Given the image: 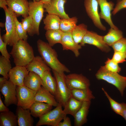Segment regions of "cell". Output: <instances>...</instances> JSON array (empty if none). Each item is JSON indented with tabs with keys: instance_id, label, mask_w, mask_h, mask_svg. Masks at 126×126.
<instances>
[{
	"instance_id": "cell-1",
	"label": "cell",
	"mask_w": 126,
	"mask_h": 126,
	"mask_svg": "<svg viewBox=\"0 0 126 126\" xmlns=\"http://www.w3.org/2000/svg\"><path fill=\"white\" fill-rule=\"evenodd\" d=\"M38 50L41 57L52 70L64 76V72L69 73L70 70L60 62L58 58L57 53L48 43L41 39L37 41Z\"/></svg>"
},
{
	"instance_id": "cell-2",
	"label": "cell",
	"mask_w": 126,
	"mask_h": 126,
	"mask_svg": "<svg viewBox=\"0 0 126 126\" xmlns=\"http://www.w3.org/2000/svg\"><path fill=\"white\" fill-rule=\"evenodd\" d=\"M12 47L10 54L15 66L26 67L35 56L33 48L27 41L20 39Z\"/></svg>"
},
{
	"instance_id": "cell-3",
	"label": "cell",
	"mask_w": 126,
	"mask_h": 126,
	"mask_svg": "<svg viewBox=\"0 0 126 126\" xmlns=\"http://www.w3.org/2000/svg\"><path fill=\"white\" fill-rule=\"evenodd\" d=\"M4 10L6 17V33L2 37L7 45L12 46L20 39L16 29L15 19L16 16L14 12L8 9L7 7Z\"/></svg>"
},
{
	"instance_id": "cell-4",
	"label": "cell",
	"mask_w": 126,
	"mask_h": 126,
	"mask_svg": "<svg viewBox=\"0 0 126 126\" xmlns=\"http://www.w3.org/2000/svg\"><path fill=\"white\" fill-rule=\"evenodd\" d=\"M98 80H102L115 86L123 96L126 88V77L122 76L118 73H113L107 70L104 66H102L95 75Z\"/></svg>"
},
{
	"instance_id": "cell-5",
	"label": "cell",
	"mask_w": 126,
	"mask_h": 126,
	"mask_svg": "<svg viewBox=\"0 0 126 126\" xmlns=\"http://www.w3.org/2000/svg\"><path fill=\"white\" fill-rule=\"evenodd\" d=\"M29 2V15L32 17L33 21L32 29L29 35L30 36H33L35 35H39L40 24L45 11L44 4L40 1Z\"/></svg>"
},
{
	"instance_id": "cell-6",
	"label": "cell",
	"mask_w": 126,
	"mask_h": 126,
	"mask_svg": "<svg viewBox=\"0 0 126 126\" xmlns=\"http://www.w3.org/2000/svg\"><path fill=\"white\" fill-rule=\"evenodd\" d=\"M62 106L58 103L53 109L39 117L36 124V126L46 125L51 126H58L59 123L66 116L62 109Z\"/></svg>"
},
{
	"instance_id": "cell-7",
	"label": "cell",
	"mask_w": 126,
	"mask_h": 126,
	"mask_svg": "<svg viewBox=\"0 0 126 126\" xmlns=\"http://www.w3.org/2000/svg\"><path fill=\"white\" fill-rule=\"evenodd\" d=\"M56 82V88L55 97L57 101L64 107L69 99L71 96L70 90L65 82L64 76L60 74L57 72L52 70Z\"/></svg>"
},
{
	"instance_id": "cell-8",
	"label": "cell",
	"mask_w": 126,
	"mask_h": 126,
	"mask_svg": "<svg viewBox=\"0 0 126 126\" xmlns=\"http://www.w3.org/2000/svg\"><path fill=\"white\" fill-rule=\"evenodd\" d=\"M16 91L18 102L17 105L24 109H29L34 102L37 91L24 85L17 86Z\"/></svg>"
},
{
	"instance_id": "cell-9",
	"label": "cell",
	"mask_w": 126,
	"mask_h": 126,
	"mask_svg": "<svg viewBox=\"0 0 126 126\" xmlns=\"http://www.w3.org/2000/svg\"><path fill=\"white\" fill-rule=\"evenodd\" d=\"M98 5L97 0H84V5L88 15L95 27L100 30L105 31L106 28L101 21Z\"/></svg>"
},
{
	"instance_id": "cell-10",
	"label": "cell",
	"mask_w": 126,
	"mask_h": 126,
	"mask_svg": "<svg viewBox=\"0 0 126 126\" xmlns=\"http://www.w3.org/2000/svg\"><path fill=\"white\" fill-rule=\"evenodd\" d=\"M86 44L94 46L106 52H108L111 50L109 46L104 41L103 36L92 31L88 30L80 44L83 46Z\"/></svg>"
},
{
	"instance_id": "cell-11",
	"label": "cell",
	"mask_w": 126,
	"mask_h": 126,
	"mask_svg": "<svg viewBox=\"0 0 126 126\" xmlns=\"http://www.w3.org/2000/svg\"><path fill=\"white\" fill-rule=\"evenodd\" d=\"M64 79L67 86L70 90L89 88V80L82 74H70L65 75Z\"/></svg>"
},
{
	"instance_id": "cell-12",
	"label": "cell",
	"mask_w": 126,
	"mask_h": 126,
	"mask_svg": "<svg viewBox=\"0 0 126 126\" xmlns=\"http://www.w3.org/2000/svg\"><path fill=\"white\" fill-rule=\"evenodd\" d=\"M17 87L8 80L0 88V91L4 97V103L7 107L12 104L17 105Z\"/></svg>"
},
{
	"instance_id": "cell-13",
	"label": "cell",
	"mask_w": 126,
	"mask_h": 126,
	"mask_svg": "<svg viewBox=\"0 0 126 126\" xmlns=\"http://www.w3.org/2000/svg\"><path fill=\"white\" fill-rule=\"evenodd\" d=\"M66 0H51L47 4H44L45 11L48 14L57 15L61 19H68L70 18L65 12L64 5Z\"/></svg>"
},
{
	"instance_id": "cell-14",
	"label": "cell",
	"mask_w": 126,
	"mask_h": 126,
	"mask_svg": "<svg viewBox=\"0 0 126 126\" xmlns=\"http://www.w3.org/2000/svg\"><path fill=\"white\" fill-rule=\"evenodd\" d=\"M99 5L100 11L99 13L100 18L104 19L110 26L114 29L118 28L113 23L111 18V11L114 9V3L107 0H97Z\"/></svg>"
},
{
	"instance_id": "cell-15",
	"label": "cell",
	"mask_w": 126,
	"mask_h": 126,
	"mask_svg": "<svg viewBox=\"0 0 126 126\" xmlns=\"http://www.w3.org/2000/svg\"><path fill=\"white\" fill-rule=\"evenodd\" d=\"M8 8L15 14L17 17L23 18L29 15V2L28 0H6Z\"/></svg>"
},
{
	"instance_id": "cell-16",
	"label": "cell",
	"mask_w": 126,
	"mask_h": 126,
	"mask_svg": "<svg viewBox=\"0 0 126 126\" xmlns=\"http://www.w3.org/2000/svg\"><path fill=\"white\" fill-rule=\"evenodd\" d=\"M29 73L26 67L15 66L9 73V80L17 86L24 85V78Z\"/></svg>"
},
{
	"instance_id": "cell-17",
	"label": "cell",
	"mask_w": 126,
	"mask_h": 126,
	"mask_svg": "<svg viewBox=\"0 0 126 126\" xmlns=\"http://www.w3.org/2000/svg\"><path fill=\"white\" fill-rule=\"evenodd\" d=\"M29 72H33L39 75L42 79L46 71L51 70L42 57L39 56H35L32 60L26 66Z\"/></svg>"
},
{
	"instance_id": "cell-18",
	"label": "cell",
	"mask_w": 126,
	"mask_h": 126,
	"mask_svg": "<svg viewBox=\"0 0 126 126\" xmlns=\"http://www.w3.org/2000/svg\"><path fill=\"white\" fill-rule=\"evenodd\" d=\"M72 32H63L60 44L63 50H70L74 53L75 56L77 57L80 54L79 50L82 48L80 44L76 43L72 36Z\"/></svg>"
},
{
	"instance_id": "cell-19",
	"label": "cell",
	"mask_w": 126,
	"mask_h": 126,
	"mask_svg": "<svg viewBox=\"0 0 126 126\" xmlns=\"http://www.w3.org/2000/svg\"><path fill=\"white\" fill-rule=\"evenodd\" d=\"M18 125L19 126H33L34 120L29 109H24L17 106L16 109Z\"/></svg>"
},
{
	"instance_id": "cell-20",
	"label": "cell",
	"mask_w": 126,
	"mask_h": 126,
	"mask_svg": "<svg viewBox=\"0 0 126 126\" xmlns=\"http://www.w3.org/2000/svg\"><path fill=\"white\" fill-rule=\"evenodd\" d=\"M24 85L35 91H37L42 86L44 87V85L40 76L35 73L30 72L25 78Z\"/></svg>"
},
{
	"instance_id": "cell-21",
	"label": "cell",
	"mask_w": 126,
	"mask_h": 126,
	"mask_svg": "<svg viewBox=\"0 0 126 126\" xmlns=\"http://www.w3.org/2000/svg\"><path fill=\"white\" fill-rule=\"evenodd\" d=\"M35 102H41L56 107L58 103L54 96L43 86L37 91L34 98Z\"/></svg>"
},
{
	"instance_id": "cell-22",
	"label": "cell",
	"mask_w": 126,
	"mask_h": 126,
	"mask_svg": "<svg viewBox=\"0 0 126 126\" xmlns=\"http://www.w3.org/2000/svg\"><path fill=\"white\" fill-rule=\"evenodd\" d=\"M91 103V101L83 102L81 107L74 116V126H81L87 122Z\"/></svg>"
},
{
	"instance_id": "cell-23",
	"label": "cell",
	"mask_w": 126,
	"mask_h": 126,
	"mask_svg": "<svg viewBox=\"0 0 126 126\" xmlns=\"http://www.w3.org/2000/svg\"><path fill=\"white\" fill-rule=\"evenodd\" d=\"M53 106L45 103L35 102L29 109L31 115L35 118H39L52 109Z\"/></svg>"
},
{
	"instance_id": "cell-24",
	"label": "cell",
	"mask_w": 126,
	"mask_h": 126,
	"mask_svg": "<svg viewBox=\"0 0 126 126\" xmlns=\"http://www.w3.org/2000/svg\"><path fill=\"white\" fill-rule=\"evenodd\" d=\"M70 90L72 96L77 100L82 102L90 101L95 98L92 91L89 88L73 89Z\"/></svg>"
},
{
	"instance_id": "cell-25",
	"label": "cell",
	"mask_w": 126,
	"mask_h": 126,
	"mask_svg": "<svg viewBox=\"0 0 126 126\" xmlns=\"http://www.w3.org/2000/svg\"><path fill=\"white\" fill-rule=\"evenodd\" d=\"M123 37L122 32L118 28L114 29L110 28L108 32L103 36L104 42L109 46H111L114 43Z\"/></svg>"
},
{
	"instance_id": "cell-26",
	"label": "cell",
	"mask_w": 126,
	"mask_h": 126,
	"mask_svg": "<svg viewBox=\"0 0 126 126\" xmlns=\"http://www.w3.org/2000/svg\"><path fill=\"white\" fill-rule=\"evenodd\" d=\"M17 125V117L13 112L10 111L0 112V126H16Z\"/></svg>"
},
{
	"instance_id": "cell-27",
	"label": "cell",
	"mask_w": 126,
	"mask_h": 126,
	"mask_svg": "<svg viewBox=\"0 0 126 126\" xmlns=\"http://www.w3.org/2000/svg\"><path fill=\"white\" fill-rule=\"evenodd\" d=\"M42 79L44 85V88L55 96L56 94V82L55 78L52 76L50 70L45 72Z\"/></svg>"
},
{
	"instance_id": "cell-28",
	"label": "cell",
	"mask_w": 126,
	"mask_h": 126,
	"mask_svg": "<svg viewBox=\"0 0 126 126\" xmlns=\"http://www.w3.org/2000/svg\"><path fill=\"white\" fill-rule=\"evenodd\" d=\"M60 18L59 17L55 15L47 14L43 20L45 25L44 29L46 31L60 29Z\"/></svg>"
},
{
	"instance_id": "cell-29",
	"label": "cell",
	"mask_w": 126,
	"mask_h": 126,
	"mask_svg": "<svg viewBox=\"0 0 126 126\" xmlns=\"http://www.w3.org/2000/svg\"><path fill=\"white\" fill-rule=\"evenodd\" d=\"M83 102L78 101L71 96L66 102L63 110L66 114L73 117L81 107Z\"/></svg>"
},
{
	"instance_id": "cell-30",
	"label": "cell",
	"mask_w": 126,
	"mask_h": 126,
	"mask_svg": "<svg viewBox=\"0 0 126 126\" xmlns=\"http://www.w3.org/2000/svg\"><path fill=\"white\" fill-rule=\"evenodd\" d=\"M63 32L60 29L46 31L45 35L49 45L51 47L60 43Z\"/></svg>"
},
{
	"instance_id": "cell-31",
	"label": "cell",
	"mask_w": 126,
	"mask_h": 126,
	"mask_svg": "<svg viewBox=\"0 0 126 126\" xmlns=\"http://www.w3.org/2000/svg\"><path fill=\"white\" fill-rule=\"evenodd\" d=\"M87 31V26L84 24L81 23L77 25L71 32L75 42L80 44Z\"/></svg>"
},
{
	"instance_id": "cell-32",
	"label": "cell",
	"mask_w": 126,
	"mask_h": 126,
	"mask_svg": "<svg viewBox=\"0 0 126 126\" xmlns=\"http://www.w3.org/2000/svg\"><path fill=\"white\" fill-rule=\"evenodd\" d=\"M77 18L76 17L61 19L60 29L63 32H72L77 26Z\"/></svg>"
},
{
	"instance_id": "cell-33",
	"label": "cell",
	"mask_w": 126,
	"mask_h": 126,
	"mask_svg": "<svg viewBox=\"0 0 126 126\" xmlns=\"http://www.w3.org/2000/svg\"><path fill=\"white\" fill-rule=\"evenodd\" d=\"M11 69L10 61L8 60L2 55L0 56V74L9 80V73Z\"/></svg>"
},
{
	"instance_id": "cell-34",
	"label": "cell",
	"mask_w": 126,
	"mask_h": 126,
	"mask_svg": "<svg viewBox=\"0 0 126 126\" xmlns=\"http://www.w3.org/2000/svg\"><path fill=\"white\" fill-rule=\"evenodd\" d=\"M102 89L109 102L112 110L116 114L122 116L123 108L122 103H120L113 99L103 88Z\"/></svg>"
},
{
	"instance_id": "cell-35",
	"label": "cell",
	"mask_w": 126,
	"mask_h": 126,
	"mask_svg": "<svg viewBox=\"0 0 126 126\" xmlns=\"http://www.w3.org/2000/svg\"><path fill=\"white\" fill-rule=\"evenodd\" d=\"M104 66L108 71L110 72L118 73L121 70V68L118 64L112 59L108 58L105 62Z\"/></svg>"
},
{
	"instance_id": "cell-36",
	"label": "cell",
	"mask_w": 126,
	"mask_h": 126,
	"mask_svg": "<svg viewBox=\"0 0 126 126\" xmlns=\"http://www.w3.org/2000/svg\"><path fill=\"white\" fill-rule=\"evenodd\" d=\"M21 23L25 31L29 35L32 31L33 25V21L32 17L28 15L22 19Z\"/></svg>"
},
{
	"instance_id": "cell-37",
	"label": "cell",
	"mask_w": 126,
	"mask_h": 126,
	"mask_svg": "<svg viewBox=\"0 0 126 126\" xmlns=\"http://www.w3.org/2000/svg\"><path fill=\"white\" fill-rule=\"evenodd\" d=\"M114 51L120 52L126 54V38L123 37L111 46Z\"/></svg>"
},
{
	"instance_id": "cell-38",
	"label": "cell",
	"mask_w": 126,
	"mask_h": 126,
	"mask_svg": "<svg viewBox=\"0 0 126 126\" xmlns=\"http://www.w3.org/2000/svg\"><path fill=\"white\" fill-rule=\"evenodd\" d=\"M17 16L15 17V21L16 29L20 39L27 41L28 38L27 33L24 30L21 22H20L17 18Z\"/></svg>"
},
{
	"instance_id": "cell-39",
	"label": "cell",
	"mask_w": 126,
	"mask_h": 126,
	"mask_svg": "<svg viewBox=\"0 0 126 126\" xmlns=\"http://www.w3.org/2000/svg\"><path fill=\"white\" fill-rule=\"evenodd\" d=\"M7 44L3 40L0 32V51L2 55L8 60H10V54L8 52L7 48Z\"/></svg>"
},
{
	"instance_id": "cell-40",
	"label": "cell",
	"mask_w": 126,
	"mask_h": 126,
	"mask_svg": "<svg viewBox=\"0 0 126 126\" xmlns=\"http://www.w3.org/2000/svg\"><path fill=\"white\" fill-rule=\"evenodd\" d=\"M112 59L118 64L123 63L126 61V54L120 52L114 51Z\"/></svg>"
},
{
	"instance_id": "cell-41",
	"label": "cell",
	"mask_w": 126,
	"mask_h": 126,
	"mask_svg": "<svg viewBox=\"0 0 126 126\" xmlns=\"http://www.w3.org/2000/svg\"><path fill=\"white\" fill-rule=\"evenodd\" d=\"M126 8V0H119L118 1L112 13L113 15L121 10Z\"/></svg>"
},
{
	"instance_id": "cell-42",
	"label": "cell",
	"mask_w": 126,
	"mask_h": 126,
	"mask_svg": "<svg viewBox=\"0 0 126 126\" xmlns=\"http://www.w3.org/2000/svg\"><path fill=\"white\" fill-rule=\"evenodd\" d=\"M63 122H60L59 123L58 126H72L71 121L70 118L66 116L63 119Z\"/></svg>"
},
{
	"instance_id": "cell-43",
	"label": "cell",
	"mask_w": 126,
	"mask_h": 126,
	"mask_svg": "<svg viewBox=\"0 0 126 126\" xmlns=\"http://www.w3.org/2000/svg\"><path fill=\"white\" fill-rule=\"evenodd\" d=\"M9 111L8 108L3 102L0 95V112L7 111Z\"/></svg>"
},
{
	"instance_id": "cell-44",
	"label": "cell",
	"mask_w": 126,
	"mask_h": 126,
	"mask_svg": "<svg viewBox=\"0 0 126 126\" xmlns=\"http://www.w3.org/2000/svg\"><path fill=\"white\" fill-rule=\"evenodd\" d=\"M123 108L122 117L126 121V103L122 102L121 103Z\"/></svg>"
},
{
	"instance_id": "cell-45",
	"label": "cell",
	"mask_w": 126,
	"mask_h": 126,
	"mask_svg": "<svg viewBox=\"0 0 126 126\" xmlns=\"http://www.w3.org/2000/svg\"><path fill=\"white\" fill-rule=\"evenodd\" d=\"M7 4L6 0H0V7L4 10L7 7Z\"/></svg>"
},
{
	"instance_id": "cell-46",
	"label": "cell",
	"mask_w": 126,
	"mask_h": 126,
	"mask_svg": "<svg viewBox=\"0 0 126 126\" xmlns=\"http://www.w3.org/2000/svg\"><path fill=\"white\" fill-rule=\"evenodd\" d=\"M8 80L3 77H0V88Z\"/></svg>"
},
{
	"instance_id": "cell-47",
	"label": "cell",
	"mask_w": 126,
	"mask_h": 126,
	"mask_svg": "<svg viewBox=\"0 0 126 126\" xmlns=\"http://www.w3.org/2000/svg\"><path fill=\"white\" fill-rule=\"evenodd\" d=\"M51 0H40V1L44 4H47L49 3Z\"/></svg>"
},
{
	"instance_id": "cell-48",
	"label": "cell",
	"mask_w": 126,
	"mask_h": 126,
	"mask_svg": "<svg viewBox=\"0 0 126 126\" xmlns=\"http://www.w3.org/2000/svg\"><path fill=\"white\" fill-rule=\"evenodd\" d=\"M0 27H4L5 26V23L4 24L2 22H0Z\"/></svg>"
},
{
	"instance_id": "cell-49",
	"label": "cell",
	"mask_w": 126,
	"mask_h": 126,
	"mask_svg": "<svg viewBox=\"0 0 126 126\" xmlns=\"http://www.w3.org/2000/svg\"><path fill=\"white\" fill-rule=\"evenodd\" d=\"M40 0H33V1H40Z\"/></svg>"
}]
</instances>
